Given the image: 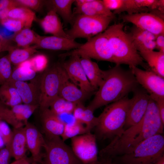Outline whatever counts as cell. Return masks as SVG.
I'll list each match as a JSON object with an SVG mask.
<instances>
[{"label":"cell","mask_w":164,"mask_h":164,"mask_svg":"<svg viewBox=\"0 0 164 164\" xmlns=\"http://www.w3.org/2000/svg\"><path fill=\"white\" fill-rule=\"evenodd\" d=\"M163 123L156 103L150 97L146 112L142 120L125 130L118 137L99 152L102 159L111 158L131 152L139 144L155 135L162 134Z\"/></svg>","instance_id":"1"},{"label":"cell","mask_w":164,"mask_h":164,"mask_svg":"<svg viewBox=\"0 0 164 164\" xmlns=\"http://www.w3.org/2000/svg\"><path fill=\"white\" fill-rule=\"evenodd\" d=\"M138 86L131 70H125L120 65H116L104 70L102 82L87 107L94 112L101 107L127 96Z\"/></svg>","instance_id":"2"},{"label":"cell","mask_w":164,"mask_h":164,"mask_svg":"<svg viewBox=\"0 0 164 164\" xmlns=\"http://www.w3.org/2000/svg\"><path fill=\"white\" fill-rule=\"evenodd\" d=\"M122 23L114 24L104 31L112 52L116 65L125 64L130 69L140 65L145 70H150L136 49L129 33L124 30Z\"/></svg>","instance_id":"3"},{"label":"cell","mask_w":164,"mask_h":164,"mask_svg":"<svg viewBox=\"0 0 164 164\" xmlns=\"http://www.w3.org/2000/svg\"><path fill=\"white\" fill-rule=\"evenodd\" d=\"M128 96L107 106L97 117L96 126L98 137L102 139L120 136L125 131L124 126L130 105Z\"/></svg>","instance_id":"4"},{"label":"cell","mask_w":164,"mask_h":164,"mask_svg":"<svg viewBox=\"0 0 164 164\" xmlns=\"http://www.w3.org/2000/svg\"><path fill=\"white\" fill-rule=\"evenodd\" d=\"M164 136L155 135L142 142L130 152L113 159L117 164H153L164 155Z\"/></svg>","instance_id":"5"},{"label":"cell","mask_w":164,"mask_h":164,"mask_svg":"<svg viewBox=\"0 0 164 164\" xmlns=\"http://www.w3.org/2000/svg\"><path fill=\"white\" fill-rule=\"evenodd\" d=\"M114 19L107 16L76 15L71 28L65 32L72 40L79 38L87 40L105 31Z\"/></svg>","instance_id":"6"},{"label":"cell","mask_w":164,"mask_h":164,"mask_svg":"<svg viewBox=\"0 0 164 164\" xmlns=\"http://www.w3.org/2000/svg\"><path fill=\"white\" fill-rule=\"evenodd\" d=\"M67 75L61 64L48 69L40 77L39 107L41 112L49 108L59 96L61 84Z\"/></svg>","instance_id":"7"},{"label":"cell","mask_w":164,"mask_h":164,"mask_svg":"<svg viewBox=\"0 0 164 164\" xmlns=\"http://www.w3.org/2000/svg\"><path fill=\"white\" fill-rule=\"evenodd\" d=\"M73 55L114 63L112 52L104 32L87 39L78 48L62 56L65 57Z\"/></svg>","instance_id":"8"},{"label":"cell","mask_w":164,"mask_h":164,"mask_svg":"<svg viewBox=\"0 0 164 164\" xmlns=\"http://www.w3.org/2000/svg\"><path fill=\"white\" fill-rule=\"evenodd\" d=\"M60 136L46 137L41 164H83Z\"/></svg>","instance_id":"9"},{"label":"cell","mask_w":164,"mask_h":164,"mask_svg":"<svg viewBox=\"0 0 164 164\" xmlns=\"http://www.w3.org/2000/svg\"><path fill=\"white\" fill-rule=\"evenodd\" d=\"M71 149L83 164L98 161V149L95 135L91 132L71 138Z\"/></svg>","instance_id":"10"},{"label":"cell","mask_w":164,"mask_h":164,"mask_svg":"<svg viewBox=\"0 0 164 164\" xmlns=\"http://www.w3.org/2000/svg\"><path fill=\"white\" fill-rule=\"evenodd\" d=\"M138 87L133 91V96L131 98L125 130L139 122L143 117L148 107L150 95L142 87Z\"/></svg>","instance_id":"11"},{"label":"cell","mask_w":164,"mask_h":164,"mask_svg":"<svg viewBox=\"0 0 164 164\" xmlns=\"http://www.w3.org/2000/svg\"><path fill=\"white\" fill-rule=\"evenodd\" d=\"M124 22L132 24L137 27L156 36L164 33V19L149 12H144L121 15Z\"/></svg>","instance_id":"12"},{"label":"cell","mask_w":164,"mask_h":164,"mask_svg":"<svg viewBox=\"0 0 164 164\" xmlns=\"http://www.w3.org/2000/svg\"><path fill=\"white\" fill-rule=\"evenodd\" d=\"M138 84L150 96L164 97V79L150 70H142L137 67L131 69Z\"/></svg>","instance_id":"13"},{"label":"cell","mask_w":164,"mask_h":164,"mask_svg":"<svg viewBox=\"0 0 164 164\" xmlns=\"http://www.w3.org/2000/svg\"><path fill=\"white\" fill-rule=\"evenodd\" d=\"M69 80L79 87L80 88L91 94L95 90L87 79L77 55L70 56L69 59L61 64Z\"/></svg>","instance_id":"14"},{"label":"cell","mask_w":164,"mask_h":164,"mask_svg":"<svg viewBox=\"0 0 164 164\" xmlns=\"http://www.w3.org/2000/svg\"><path fill=\"white\" fill-rule=\"evenodd\" d=\"M123 12L128 14L149 12L159 16L164 12V0H124L121 7L113 13L115 15Z\"/></svg>","instance_id":"15"},{"label":"cell","mask_w":164,"mask_h":164,"mask_svg":"<svg viewBox=\"0 0 164 164\" xmlns=\"http://www.w3.org/2000/svg\"><path fill=\"white\" fill-rule=\"evenodd\" d=\"M40 79L35 77L29 83L11 80L9 81L16 89L22 103L39 106Z\"/></svg>","instance_id":"16"},{"label":"cell","mask_w":164,"mask_h":164,"mask_svg":"<svg viewBox=\"0 0 164 164\" xmlns=\"http://www.w3.org/2000/svg\"><path fill=\"white\" fill-rule=\"evenodd\" d=\"M24 128L27 148L31 154L32 162L42 164L43 155L41 149L43 148L45 138L35 126L28 122Z\"/></svg>","instance_id":"17"},{"label":"cell","mask_w":164,"mask_h":164,"mask_svg":"<svg viewBox=\"0 0 164 164\" xmlns=\"http://www.w3.org/2000/svg\"><path fill=\"white\" fill-rule=\"evenodd\" d=\"M82 44L75 40L53 36H42L39 35L35 45L36 49L54 50H70L79 47Z\"/></svg>","instance_id":"18"},{"label":"cell","mask_w":164,"mask_h":164,"mask_svg":"<svg viewBox=\"0 0 164 164\" xmlns=\"http://www.w3.org/2000/svg\"><path fill=\"white\" fill-rule=\"evenodd\" d=\"M41 112L43 129L46 137H61L63 132L65 122L49 108Z\"/></svg>","instance_id":"19"},{"label":"cell","mask_w":164,"mask_h":164,"mask_svg":"<svg viewBox=\"0 0 164 164\" xmlns=\"http://www.w3.org/2000/svg\"><path fill=\"white\" fill-rule=\"evenodd\" d=\"M39 23L45 33L70 39L63 29L58 15L54 11L49 10L43 18L39 20Z\"/></svg>","instance_id":"20"},{"label":"cell","mask_w":164,"mask_h":164,"mask_svg":"<svg viewBox=\"0 0 164 164\" xmlns=\"http://www.w3.org/2000/svg\"><path fill=\"white\" fill-rule=\"evenodd\" d=\"M133 43L139 52L154 50L156 49L154 34L133 25L129 32Z\"/></svg>","instance_id":"21"},{"label":"cell","mask_w":164,"mask_h":164,"mask_svg":"<svg viewBox=\"0 0 164 164\" xmlns=\"http://www.w3.org/2000/svg\"><path fill=\"white\" fill-rule=\"evenodd\" d=\"M90 94L84 91L72 82L67 75L61 84L59 96L66 100L76 104L82 103Z\"/></svg>","instance_id":"22"},{"label":"cell","mask_w":164,"mask_h":164,"mask_svg":"<svg viewBox=\"0 0 164 164\" xmlns=\"http://www.w3.org/2000/svg\"><path fill=\"white\" fill-rule=\"evenodd\" d=\"M74 15L82 14L91 16H107L115 19L113 12L108 9L104 5L102 1L90 0L80 6L75 7L73 11Z\"/></svg>","instance_id":"23"},{"label":"cell","mask_w":164,"mask_h":164,"mask_svg":"<svg viewBox=\"0 0 164 164\" xmlns=\"http://www.w3.org/2000/svg\"><path fill=\"white\" fill-rule=\"evenodd\" d=\"M5 147L8 148L11 157L15 160L26 156L27 148L24 127L14 128L10 143Z\"/></svg>","instance_id":"24"},{"label":"cell","mask_w":164,"mask_h":164,"mask_svg":"<svg viewBox=\"0 0 164 164\" xmlns=\"http://www.w3.org/2000/svg\"><path fill=\"white\" fill-rule=\"evenodd\" d=\"M80 60L90 84L95 90L98 89L103 80L104 70L91 59L80 57Z\"/></svg>","instance_id":"25"},{"label":"cell","mask_w":164,"mask_h":164,"mask_svg":"<svg viewBox=\"0 0 164 164\" xmlns=\"http://www.w3.org/2000/svg\"><path fill=\"white\" fill-rule=\"evenodd\" d=\"M75 0H45V5L49 10L54 11L63 19L65 23L71 25L74 15L72 6Z\"/></svg>","instance_id":"26"},{"label":"cell","mask_w":164,"mask_h":164,"mask_svg":"<svg viewBox=\"0 0 164 164\" xmlns=\"http://www.w3.org/2000/svg\"><path fill=\"white\" fill-rule=\"evenodd\" d=\"M139 53L143 60L146 62L150 70L164 77V53L146 50Z\"/></svg>","instance_id":"27"},{"label":"cell","mask_w":164,"mask_h":164,"mask_svg":"<svg viewBox=\"0 0 164 164\" xmlns=\"http://www.w3.org/2000/svg\"><path fill=\"white\" fill-rule=\"evenodd\" d=\"M94 112L85 107L82 103L77 104L73 113L75 120L84 125L90 132L95 127L98 118L94 115Z\"/></svg>","instance_id":"28"},{"label":"cell","mask_w":164,"mask_h":164,"mask_svg":"<svg viewBox=\"0 0 164 164\" xmlns=\"http://www.w3.org/2000/svg\"><path fill=\"white\" fill-rule=\"evenodd\" d=\"M0 101L10 107L22 103L16 89L9 81L0 87Z\"/></svg>","instance_id":"29"},{"label":"cell","mask_w":164,"mask_h":164,"mask_svg":"<svg viewBox=\"0 0 164 164\" xmlns=\"http://www.w3.org/2000/svg\"><path fill=\"white\" fill-rule=\"evenodd\" d=\"M37 52L36 47L35 45L22 48H14L9 51L7 55L11 64L18 66L29 59Z\"/></svg>","instance_id":"30"},{"label":"cell","mask_w":164,"mask_h":164,"mask_svg":"<svg viewBox=\"0 0 164 164\" xmlns=\"http://www.w3.org/2000/svg\"><path fill=\"white\" fill-rule=\"evenodd\" d=\"M39 36L30 28H24L15 33L11 40L15 43L18 47L26 48L35 45Z\"/></svg>","instance_id":"31"},{"label":"cell","mask_w":164,"mask_h":164,"mask_svg":"<svg viewBox=\"0 0 164 164\" xmlns=\"http://www.w3.org/2000/svg\"><path fill=\"white\" fill-rule=\"evenodd\" d=\"M8 17L21 20L24 22L25 28H30L36 16L32 10L26 7L19 6L10 11Z\"/></svg>","instance_id":"32"},{"label":"cell","mask_w":164,"mask_h":164,"mask_svg":"<svg viewBox=\"0 0 164 164\" xmlns=\"http://www.w3.org/2000/svg\"><path fill=\"white\" fill-rule=\"evenodd\" d=\"M77 104L58 96L51 104L49 108L53 113L60 117L65 114H73Z\"/></svg>","instance_id":"33"},{"label":"cell","mask_w":164,"mask_h":164,"mask_svg":"<svg viewBox=\"0 0 164 164\" xmlns=\"http://www.w3.org/2000/svg\"><path fill=\"white\" fill-rule=\"evenodd\" d=\"M90 132L84 125L74 119L70 122H65L63 132L60 137L65 142L69 138Z\"/></svg>","instance_id":"34"},{"label":"cell","mask_w":164,"mask_h":164,"mask_svg":"<svg viewBox=\"0 0 164 164\" xmlns=\"http://www.w3.org/2000/svg\"><path fill=\"white\" fill-rule=\"evenodd\" d=\"M39 107L38 105L21 104L11 108L16 119L25 125L28 122L29 118Z\"/></svg>","instance_id":"35"},{"label":"cell","mask_w":164,"mask_h":164,"mask_svg":"<svg viewBox=\"0 0 164 164\" xmlns=\"http://www.w3.org/2000/svg\"><path fill=\"white\" fill-rule=\"evenodd\" d=\"M6 106L0 101V118L14 128L23 127L24 124L18 121L15 118L11 107Z\"/></svg>","instance_id":"36"},{"label":"cell","mask_w":164,"mask_h":164,"mask_svg":"<svg viewBox=\"0 0 164 164\" xmlns=\"http://www.w3.org/2000/svg\"><path fill=\"white\" fill-rule=\"evenodd\" d=\"M36 72L29 68L18 66L12 70L10 80L17 81L31 80L36 77Z\"/></svg>","instance_id":"37"},{"label":"cell","mask_w":164,"mask_h":164,"mask_svg":"<svg viewBox=\"0 0 164 164\" xmlns=\"http://www.w3.org/2000/svg\"><path fill=\"white\" fill-rule=\"evenodd\" d=\"M12 70L11 63L7 55L0 57V85L8 82L11 79Z\"/></svg>","instance_id":"38"},{"label":"cell","mask_w":164,"mask_h":164,"mask_svg":"<svg viewBox=\"0 0 164 164\" xmlns=\"http://www.w3.org/2000/svg\"><path fill=\"white\" fill-rule=\"evenodd\" d=\"M0 24L8 30L15 33L25 27V23L23 21L9 17L2 21Z\"/></svg>","instance_id":"39"},{"label":"cell","mask_w":164,"mask_h":164,"mask_svg":"<svg viewBox=\"0 0 164 164\" xmlns=\"http://www.w3.org/2000/svg\"><path fill=\"white\" fill-rule=\"evenodd\" d=\"M19 6L23 7L37 12H40L45 6V0H16Z\"/></svg>","instance_id":"40"},{"label":"cell","mask_w":164,"mask_h":164,"mask_svg":"<svg viewBox=\"0 0 164 164\" xmlns=\"http://www.w3.org/2000/svg\"><path fill=\"white\" fill-rule=\"evenodd\" d=\"M31 68L36 72L44 69L47 63L46 57L43 54L37 55L29 59Z\"/></svg>","instance_id":"41"},{"label":"cell","mask_w":164,"mask_h":164,"mask_svg":"<svg viewBox=\"0 0 164 164\" xmlns=\"http://www.w3.org/2000/svg\"><path fill=\"white\" fill-rule=\"evenodd\" d=\"M12 134L8 124L0 118V136L2 138L5 147L7 146L11 141Z\"/></svg>","instance_id":"42"},{"label":"cell","mask_w":164,"mask_h":164,"mask_svg":"<svg viewBox=\"0 0 164 164\" xmlns=\"http://www.w3.org/2000/svg\"><path fill=\"white\" fill-rule=\"evenodd\" d=\"M124 0H103L104 6L109 10L117 11L122 6Z\"/></svg>","instance_id":"43"},{"label":"cell","mask_w":164,"mask_h":164,"mask_svg":"<svg viewBox=\"0 0 164 164\" xmlns=\"http://www.w3.org/2000/svg\"><path fill=\"white\" fill-rule=\"evenodd\" d=\"M156 103L162 121L164 123V97L150 96Z\"/></svg>","instance_id":"44"},{"label":"cell","mask_w":164,"mask_h":164,"mask_svg":"<svg viewBox=\"0 0 164 164\" xmlns=\"http://www.w3.org/2000/svg\"><path fill=\"white\" fill-rule=\"evenodd\" d=\"M11 157L10 152L7 147L0 149V164H9Z\"/></svg>","instance_id":"45"},{"label":"cell","mask_w":164,"mask_h":164,"mask_svg":"<svg viewBox=\"0 0 164 164\" xmlns=\"http://www.w3.org/2000/svg\"><path fill=\"white\" fill-rule=\"evenodd\" d=\"M19 7L16 0H0V11Z\"/></svg>","instance_id":"46"},{"label":"cell","mask_w":164,"mask_h":164,"mask_svg":"<svg viewBox=\"0 0 164 164\" xmlns=\"http://www.w3.org/2000/svg\"><path fill=\"white\" fill-rule=\"evenodd\" d=\"M155 42V48L158 51L164 53V33L156 35Z\"/></svg>","instance_id":"47"},{"label":"cell","mask_w":164,"mask_h":164,"mask_svg":"<svg viewBox=\"0 0 164 164\" xmlns=\"http://www.w3.org/2000/svg\"><path fill=\"white\" fill-rule=\"evenodd\" d=\"M31 160L32 159H30L26 156L21 159L15 160L10 164H31L32 162Z\"/></svg>","instance_id":"48"},{"label":"cell","mask_w":164,"mask_h":164,"mask_svg":"<svg viewBox=\"0 0 164 164\" xmlns=\"http://www.w3.org/2000/svg\"><path fill=\"white\" fill-rule=\"evenodd\" d=\"M101 164H117L113 159L111 158L102 160Z\"/></svg>","instance_id":"49"},{"label":"cell","mask_w":164,"mask_h":164,"mask_svg":"<svg viewBox=\"0 0 164 164\" xmlns=\"http://www.w3.org/2000/svg\"><path fill=\"white\" fill-rule=\"evenodd\" d=\"M153 164H164V155Z\"/></svg>","instance_id":"50"},{"label":"cell","mask_w":164,"mask_h":164,"mask_svg":"<svg viewBox=\"0 0 164 164\" xmlns=\"http://www.w3.org/2000/svg\"><path fill=\"white\" fill-rule=\"evenodd\" d=\"M101 161H98L97 162L93 163L91 164H101Z\"/></svg>","instance_id":"51"},{"label":"cell","mask_w":164,"mask_h":164,"mask_svg":"<svg viewBox=\"0 0 164 164\" xmlns=\"http://www.w3.org/2000/svg\"><path fill=\"white\" fill-rule=\"evenodd\" d=\"M31 164H37V163L35 162H32Z\"/></svg>","instance_id":"52"},{"label":"cell","mask_w":164,"mask_h":164,"mask_svg":"<svg viewBox=\"0 0 164 164\" xmlns=\"http://www.w3.org/2000/svg\"><path fill=\"white\" fill-rule=\"evenodd\" d=\"M3 37L0 35V38H3Z\"/></svg>","instance_id":"53"}]
</instances>
